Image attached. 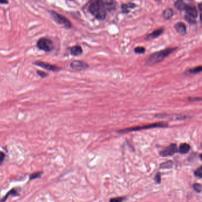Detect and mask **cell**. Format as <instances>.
Instances as JSON below:
<instances>
[{"mask_svg":"<svg viewBox=\"0 0 202 202\" xmlns=\"http://www.w3.org/2000/svg\"><path fill=\"white\" fill-rule=\"evenodd\" d=\"M111 10L112 6L110 1H93L88 7L89 12L97 19L100 20L105 19L107 12L111 11Z\"/></svg>","mask_w":202,"mask_h":202,"instance_id":"1","label":"cell"},{"mask_svg":"<svg viewBox=\"0 0 202 202\" xmlns=\"http://www.w3.org/2000/svg\"><path fill=\"white\" fill-rule=\"evenodd\" d=\"M177 49V47L170 48L158 52H154L147 59L145 64L146 65H152L157 63H159L162 61H163L165 58L168 57V55H170Z\"/></svg>","mask_w":202,"mask_h":202,"instance_id":"2","label":"cell"},{"mask_svg":"<svg viewBox=\"0 0 202 202\" xmlns=\"http://www.w3.org/2000/svg\"><path fill=\"white\" fill-rule=\"evenodd\" d=\"M168 127V124L166 122H157L154 123L152 124L146 125L141 126H135L132 127H129L126 128L124 129H121L118 130L117 132L118 134H124L126 133H129L132 132H136V131H139L142 130H146V129H154V128H165Z\"/></svg>","mask_w":202,"mask_h":202,"instance_id":"3","label":"cell"},{"mask_svg":"<svg viewBox=\"0 0 202 202\" xmlns=\"http://www.w3.org/2000/svg\"><path fill=\"white\" fill-rule=\"evenodd\" d=\"M49 12L52 19L57 23H58V24L63 25L66 29H69L72 28V24L71 21L67 17L53 10H50Z\"/></svg>","mask_w":202,"mask_h":202,"instance_id":"4","label":"cell"},{"mask_svg":"<svg viewBox=\"0 0 202 202\" xmlns=\"http://www.w3.org/2000/svg\"><path fill=\"white\" fill-rule=\"evenodd\" d=\"M36 46L39 49L45 52H50L55 48L53 42L50 39L46 38L40 39L37 42Z\"/></svg>","mask_w":202,"mask_h":202,"instance_id":"5","label":"cell"},{"mask_svg":"<svg viewBox=\"0 0 202 202\" xmlns=\"http://www.w3.org/2000/svg\"><path fill=\"white\" fill-rule=\"evenodd\" d=\"M178 152V147L175 144H171L165 148L164 149L160 152V155L162 156L167 157L173 156L174 154Z\"/></svg>","mask_w":202,"mask_h":202,"instance_id":"6","label":"cell"},{"mask_svg":"<svg viewBox=\"0 0 202 202\" xmlns=\"http://www.w3.org/2000/svg\"><path fill=\"white\" fill-rule=\"evenodd\" d=\"M35 65L39 66L40 67L44 68L48 71H50L52 72H58L60 70L62 69L61 68L59 67L58 66L52 65L50 64H49L45 62H42V61H36L33 63Z\"/></svg>","mask_w":202,"mask_h":202,"instance_id":"7","label":"cell"},{"mask_svg":"<svg viewBox=\"0 0 202 202\" xmlns=\"http://www.w3.org/2000/svg\"><path fill=\"white\" fill-rule=\"evenodd\" d=\"M70 67L75 71H84L89 68V65L85 62L75 60L70 64Z\"/></svg>","mask_w":202,"mask_h":202,"instance_id":"8","label":"cell"},{"mask_svg":"<svg viewBox=\"0 0 202 202\" xmlns=\"http://www.w3.org/2000/svg\"><path fill=\"white\" fill-rule=\"evenodd\" d=\"M183 10L185 11L187 16H189L191 18H196L198 16L197 10L194 6L187 4L185 3Z\"/></svg>","mask_w":202,"mask_h":202,"instance_id":"9","label":"cell"},{"mask_svg":"<svg viewBox=\"0 0 202 202\" xmlns=\"http://www.w3.org/2000/svg\"><path fill=\"white\" fill-rule=\"evenodd\" d=\"M20 189L19 188H13L11 189L9 192L6 194L2 199H0V202H5L9 197V196H17L20 195Z\"/></svg>","mask_w":202,"mask_h":202,"instance_id":"10","label":"cell"},{"mask_svg":"<svg viewBox=\"0 0 202 202\" xmlns=\"http://www.w3.org/2000/svg\"><path fill=\"white\" fill-rule=\"evenodd\" d=\"M174 28L175 29V30L177 31V32L181 35H185L187 31V29H186V26L185 25V24L183 23V22H178L175 25H174Z\"/></svg>","mask_w":202,"mask_h":202,"instance_id":"11","label":"cell"},{"mask_svg":"<svg viewBox=\"0 0 202 202\" xmlns=\"http://www.w3.org/2000/svg\"><path fill=\"white\" fill-rule=\"evenodd\" d=\"M164 30H165V29H164V28H163L156 29V30L153 31L151 33L148 35L146 37V39L151 40V39L156 38H158V36H160V35H161L163 34Z\"/></svg>","mask_w":202,"mask_h":202,"instance_id":"12","label":"cell"},{"mask_svg":"<svg viewBox=\"0 0 202 202\" xmlns=\"http://www.w3.org/2000/svg\"><path fill=\"white\" fill-rule=\"evenodd\" d=\"M190 148L191 146L189 144L187 143L181 144L179 146V148L178 149V152L182 154H187L190 151Z\"/></svg>","mask_w":202,"mask_h":202,"instance_id":"13","label":"cell"},{"mask_svg":"<svg viewBox=\"0 0 202 202\" xmlns=\"http://www.w3.org/2000/svg\"><path fill=\"white\" fill-rule=\"evenodd\" d=\"M83 49L78 45H75L72 46L70 49V52L71 54L73 56H79L83 53Z\"/></svg>","mask_w":202,"mask_h":202,"instance_id":"14","label":"cell"},{"mask_svg":"<svg viewBox=\"0 0 202 202\" xmlns=\"http://www.w3.org/2000/svg\"><path fill=\"white\" fill-rule=\"evenodd\" d=\"M136 7V5L132 3V2H127V3H125L123 4L121 6V9L122 10V12L124 13H129V9H134Z\"/></svg>","mask_w":202,"mask_h":202,"instance_id":"15","label":"cell"},{"mask_svg":"<svg viewBox=\"0 0 202 202\" xmlns=\"http://www.w3.org/2000/svg\"><path fill=\"white\" fill-rule=\"evenodd\" d=\"M174 162L171 160L167 161L160 165V168L161 169H170L173 168Z\"/></svg>","mask_w":202,"mask_h":202,"instance_id":"16","label":"cell"},{"mask_svg":"<svg viewBox=\"0 0 202 202\" xmlns=\"http://www.w3.org/2000/svg\"><path fill=\"white\" fill-rule=\"evenodd\" d=\"M174 15V11L171 9H167L164 10L163 13V16L165 19H171Z\"/></svg>","mask_w":202,"mask_h":202,"instance_id":"17","label":"cell"},{"mask_svg":"<svg viewBox=\"0 0 202 202\" xmlns=\"http://www.w3.org/2000/svg\"><path fill=\"white\" fill-rule=\"evenodd\" d=\"M185 4V3L183 1H181V0H178L174 2L175 7L177 10H180V11H183V9H184Z\"/></svg>","mask_w":202,"mask_h":202,"instance_id":"18","label":"cell"},{"mask_svg":"<svg viewBox=\"0 0 202 202\" xmlns=\"http://www.w3.org/2000/svg\"><path fill=\"white\" fill-rule=\"evenodd\" d=\"M43 174L42 171H38V172H35L33 173L30 174L29 175V180H36L41 177L42 175Z\"/></svg>","mask_w":202,"mask_h":202,"instance_id":"19","label":"cell"},{"mask_svg":"<svg viewBox=\"0 0 202 202\" xmlns=\"http://www.w3.org/2000/svg\"><path fill=\"white\" fill-rule=\"evenodd\" d=\"M202 71V67L199 66V67H197L194 68L189 69L187 71V73H189L190 74H199V73L201 72Z\"/></svg>","mask_w":202,"mask_h":202,"instance_id":"20","label":"cell"},{"mask_svg":"<svg viewBox=\"0 0 202 202\" xmlns=\"http://www.w3.org/2000/svg\"><path fill=\"white\" fill-rule=\"evenodd\" d=\"M193 188L194 190L196 193H200L202 192V186L199 183H194L193 184Z\"/></svg>","mask_w":202,"mask_h":202,"instance_id":"21","label":"cell"},{"mask_svg":"<svg viewBox=\"0 0 202 202\" xmlns=\"http://www.w3.org/2000/svg\"><path fill=\"white\" fill-rule=\"evenodd\" d=\"M194 175L199 178H202V167L200 166L199 168L196 169V170L194 173Z\"/></svg>","mask_w":202,"mask_h":202,"instance_id":"22","label":"cell"},{"mask_svg":"<svg viewBox=\"0 0 202 202\" xmlns=\"http://www.w3.org/2000/svg\"><path fill=\"white\" fill-rule=\"evenodd\" d=\"M146 49L142 46H138L134 49V52L137 54H144Z\"/></svg>","mask_w":202,"mask_h":202,"instance_id":"23","label":"cell"},{"mask_svg":"<svg viewBox=\"0 0 202 202\" xmlns=\"http://www.w3.org/2000/svg\"><path fill=\"white\" fill-rule=\"evenodd\" d=\"M126 199V197H119L112 198L110 200V202H123Z\"/></svg>","mask_w":202,"mask_h":202,"instance_id":"24","label":"cell"},{"mask_svg":"<svg viewBox=\"0 0 202 202\" xmlns=\"http://www.w3.org/2000/svg\"><path fill=\"white\" fill-rule=\"evenodd\" d=\"M154 181L157 184L161 183V174L160 173H158L154 177Z\"/></svg>","mask_w":202,"mask_h":202,"instance_id":"25","label":"cell"},{"mask_svg":"<svg viewBox=\"0 0 202 202\" xmlns=\"http://www.w3.org/2000/svg\"><path fill=\"white\" fill-rule=\"evenodd\" d=\"M5 158H6V154L0 151V165H1L2 164H3L4 160H5Z\"/></svg>","mask_w":202,"mask_h":202,"instance_id":"26","label":"cell"},{"mask_svg":"<svg viewBox=\"0 0 202 202\" xmlns=\"http://www.w3.org/2000/svg\"><path fill=\"white\" fill-rule=\"evenodd\" d=\"M37 74H38L39 76H40L41 78H46L48 76V74L44 71H37Z\"/></svg>","mask_w":202,"mask_h":202,"instance_id":"27","label":"cell"},{"mask_svg":"<svg viewBox=\"0 0 202 202\" xmlns=\"http://www.w3.org/2000/svg\"><path fill=\"white\" fill-rule=\"evenodd\" d=\"M187 99L190 101H200L202 100L201 97H188Z\"/></svg>","mask_w":202,"mask_h":202,"instance_id":"28","label":"cell"},{"mask_svg":"<svg viewBox=\"0 0 202 202\" xmlns=\"http://www.w3.org/2000/svg\"><path fill=\"white\" fill-rule=\"evenodd\" d=\"M185 19L188 22L190 23H196V21L192 19L190 17H189L188 16H185Z\"/></svg>","mask_w":202,"mask_h":202,"instance_id":"29","label":"cell"},{"mask_svg":"<svg viewBox=\"0 0 202 202\" xmlns=\"http://www.w3.org/2000/svg\"><path fill=\"white\" fill-rule=\"evenodd\" d=\"M9 2L8 1H0V4H8Z\"/></svg>","mask_w":202,"mask_h":202,"instance_id":"30","label":"cell"},{"mask_svg":"<svg viewBox=\"0 0 202 202\" xmlns=\"http://www.w3.org/2000/svg\"><path fill=\"white\" fill-rule=\"evenodd\" d=\"M202 4H200L199 5V10H200V11H202Z\"/></svg>","mask_w":202,"mask_h":202,"instance_id":"31","label":"cell"},{"mask_svg":"<svg viewBox=\"0 0 202 202\" xmlns=\"http://www.w3.org/2000/svg\"><path fill=\"white\" fill-rule=\"evenodd\" d=\"M200 160H202V154H200Z\"/></svg>","mask_w":202,"mask_h":202,"instance_id":"32","label":"cell"}]
</instances>
